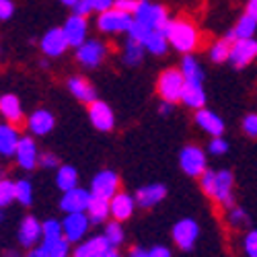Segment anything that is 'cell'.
Here are the masks:
<instances>
[{
	"label": "cell",
	"mask_w": 257,
	"mask_h": 257,
	"mask_svg": "<svg viewBox=\"0 0 257 257\" xmlns=\"http://www.w3.org/2000/svg\"><path fill=\"white\" fill-rule=\"evenodd\" d=\"M25 125L31 136H48L54 127H56V115L46 109V107H37V109H33L27 117H25Z\"/></svg>",
	"instance_id": "2e32d148"
},
{
	"label": "cell",
	"mask_w": 257,
	"mask_h": 257,
	"mask_svg": "<svg viewBox=\"0 0 257 257\" xmlns=\"http://www.w3.org/2000/svg\"><path fill=\"white\" fill-rule=\"evenodd\" d=\"M109 52H111V48H109L107 41H103L99 37H89L82 46H78L74 50V58H76V62L80 64L82 68L95 70L107 58H109Z\"/></svg>",
	"instance_id": "277c9868"
},
{
	"label": "cell",
	"mask_w": 257,
	"mask_h": 257,
	"mask_svg": "<svg viewBox=\"0 0 257 257\" xmlns=\"http://www.w3.org/2000/svg\"><path fill=\"white\" fill-rule=\"evenodd\" d=\"M3 220H5V212H3V208H0V224H3Z\"/></svg>",
	"instance_id": "11a10c76"
},
{
	"label": "cell",
	"mask_w": 257,
	"mask_h": 257,
	"mask_svg": "<svg viewBox=\"0 0 257 257\" xmlns=\"http://www.w3.org/2000/svg\"><path fill=\"white\" fill-rule=\"evenodd\" d=\"M119 191V175L113 169H103L91 179V194L111 200Z\"/></svg>",
	"instance_id": "9a60e30c"
},
{
	"label": "cell",
	"mask_w": 257,
	"mask_h": 257,
	"mask_svg": "<svg viewBox=\"0 0 257 257\" xmlns=\"http://www.w3.org/2000/svg\"><path fill=\"white\" fill-rule=\"evenodd\" d=\"M181 105H185L187 109H194V111L206 107V89H204V84L185 82V89H183V95H181Z\"/></svg>",
	"instance_id": "f546056e"
},
{
	"label": "cell",
	"mask_w": 257,
	"mask_h": 257,
	"mask_svg": "<svg viewBox=\"0 0 257 257\" xmlns=\"http://www.w3.org/2000/svg\"><path fill=\"white\" fill-rule=\"evenodd\" d=\"M74 15H80V17H91L93 15V11H91V7H89V3L87 0H78V3L70 9Z\"/></svg>",
	"instance_id": "bcb514c9"
},
{
	"label": "cell",
	"mask_w": 257,
	"mask_h": 257,
	"mask_svg": "<svg viewBox=\"0 0 257 257\" xmlns=\"http://www.w3.org/2000/svg\"><path fill=\"white\" fill-rule=\"evenodd\" d=\"M66 89H68V93H70L76 101H80V103H84V105H91L93 101L99 99V97H97V89L93 87V82H91L87 76H80V74L68 76Z\"/></svg>",
	"instance_id": "d6986e66"
},
{
	"label": "cell",
	"mask_w": 257,
	"mask_h": 257,
	"mask_svg": "<svg viewBox=\"0 0 257 257\" xmlns=\"http://www.w3.org/2000/svg\"><path fill=\"white\" fill-rule=\"evenodd\" d=\"M64 33H66V39L72 50H76L78 46H82L84 41L89 39V31H91V25H89V17H80V15H70L62 25Z\"/></svg>",
	"instance_id": "4fadbf2b"
},
{
	"label": "cell",
	"mask_w": 257,
	"mask_h": 257,
	"mask_svg": "<svg viewBox=\"0 0 257 257\" xmlns=\"http://www.w3.org/2000/svg\"><path fill=\"white\" fill-rule=\"evenodd\" d=\"M198 237H200V224L194 218H181L179 222H175L173 241H175V245L179 249H183V251L194 249Z\"/></svg>",
	"instance_id": "e0dca14e"
},
{
	"label": "cell",
	"mask_w": 257,
	"mask_h": 257,
	"mask_svg": "<svg viewBox=\"0 0 257 257\" xmlns=\"http://www.w3.org/2000/svg\"><path fill=\"white\" fill-rule=\"evenodd\" d=\"M15 15V0H0V21H9Z\"/></svg>",
	"instance_id": "7bdbcfd3"
},
{
	"label": "cell",
	"mask_w": 257,
	"mask_h": 257,
	"mask_svg": "<svg viewBox=\"0 0 257 257\" xmlns=\"http://www.w3.org/2000/svg\"><path fill=\"white\" fill-rule=\"evenodd\" d=\"M132 21L134 17L130 13H123L111 7L97 15L95 25H97V31L103 35H127V31L132 27Z\"/></svg>",
	"instance_id": "5b68a950"
},
{
	"label": "cell",
	"mask_w": 257,
	"mask_h": 257,
	"mask_svg": "<svg viewBox=\"0 0 257 257\" xmlns=\"http://www.w3.org/2000/svg\"><path fill=\"white\" fill-rule=\"evenodd\" d=\"M56 185L60 191L78 187V171L72 165H60L56 169Z\"/></svg>",
	"instance_id": "d6a6232c"
},
{
	"label": "cell",
	"mask_w": 257,
	"mask_h": 257,
	"mask_svg": "<svg viewBox=\"0 0 257 257\" xmlns=\"http://www.w3.org/2000/svg\"><path fill=\"white\" fill-rule=\"evenodd\" d=\"M60 3L64 5V7H68V9H72L76 3H78V0H60Z\"/></svg>",
	"instance_id": "f5cc1de1"
},
{
	"label": "cell",
	"mask_w": 257,
	"mask_h": 257,
	"mask_svg": "<svg viewBox=\"0 0 257 257\" xmlns=\"http://www.w3.org/2000/svg\"><path fill=\"white\" fill-rule=\"evenodd\" d=\"M138 3H140V0H115L113 7L119 9V11H123V13L134 15V11L138 9Z\"/></svg>",
	"instance_id": "f6af8a7d"
},
{
	"label": "cell",
	"mask_w": 257,
	"mask_h": 257,
	"mask_svg": "<svg viewBox=\"0 0 257 257\" xmlns=\"http://www.w3.org/2000/svg\"><path fill=\"white\" fill-rule=\"evenodd\" d=\"M175 109V103H169V101H161L159 103V113L161 115H171Z\"/></svg>",
	"instance_id": "c3c4849f"
},
{
	"label": "cell",
	"mask_w": 257,
	"mask_h": 257,
	"mask_svg": "<svg viewBox=\"0 0 257 257\" xmlns=\"http://www.w3.org/2000/svg\"><path fill=\"white\" fill-rule=\"evenodd\" d=\"M226 218H228V224L234 226V228H241L247 224V212L239 206H232L228 208V214H226Z\"/></svg>",
	"instance_id": "f35d334b"
},
{
	"label": "cell",
	"mask_w": 257,
	"mask_h": 257,
	"mask_svg": "<svg viewBox=\"0 0 257 257\" xmlns=\"http://www.w3.org/2000/svg\"><path fill=\"white\" fill-rule=\"evenodd\" d=\"M245 13L251 15L255 21H257V0H247V7H245Z\"/></svg>",
	"instance_id": "816d5d0a"
},
{
	"label": "cell",
	"mask_w": 257,
	"mask_h": 257,
	"mask_svg": "<svg viewBox=\"0 0 257 257\" xmlns=\"http://www.w3.org/2000/svg\"><path fill=\"white\" fill-rule=\"evenodd\" d=\"M151 257H171V249L165 245H155L153 249H148Z\"/></svg>",
	"instance_id": "7dc6e473"
},
{
	"label": "cell",
	"mask_w": 257,
	"mask_h": 257,
	"mask_svg": "<svg viewBox=\"0 0 257 257\" xmlns=\"http://www.w3.org/2000/svg\"><path fill=\"white\" fill-rule=\"evenodd\" d=\"M5 257H17V255H15V253H9V255H5Z\"/></svg>",
	"instance_id": "9f6ffc18"
},
{
	"label": "cell",
	"mask_w": 257,
	"mask_h": 257,
	"mask_svg": "<svg viewBox=\"0 0 257 257\" xmlns=\"http://www.w3.org/2000/svg\"><path fill=\"white\" fill-rule=\"evenodd\" d=\"M111 249L113 247L107 243V239L103 237V234H97V237H89V239L80 241L74 247L72 257H105Z\"/></svg>",
	"instance_id": "603a6c76"
},
{
	"label": "cell",
	"mask_w": 257,
	"mask_h": 257,
	"mask_svg": "<svg viewBox=\"0 0 257 257\" xmlns=\"http://www.w3.org/2000/svg\"><path fill=\"white\" fill-rule=\"evenodd\" d=\"M179 167L187 177L200 179L208 171V151L198 144H185L179 151Z\"/></svg>",
	"instance_id": "8992f818"
},
{
	"label": "cell",
	"mask_w": 257,
	"mask_h": 257,
	"mask_svg": "<svg viewBox=\"0 0 257 257\" xmlns=\"http://www.w3.org/2000/svg\"><path fill=\"white\" fill-rule=\"evenodd\" d=\"M127 257H151V253H148V249H142V247H132Z\"/></svg>",
	"instance_id": "f907efd6"
},
{
	"label": "cell",
	"mask_w": 257,
	"mask_h": 257,
	"mask_svg": "<svg viewBox=\"0 0 257 257\" xmlns=\"http://www.w3.org/2000/svg\"><path fill=\"white\" fill-rule=\"evenodd\" d=\"M15 194H17L19 204H23V206L33 204V185L29 179H15Z\"/></svg>",
	"instance_id": "d590c367"
},
{
	"label": "cell",
	"mask_w": 257,
	"mask_h": 257,
	"mask_svg": "<svg viewBox=\"0 0 257 257\" xmlns=\"http://www.w3.org/2000/svg\"><path fill=\"white\" fill-rule=\"evenodd\" d=\"M165 33H167L171 48L175 52H179L181 56L196 54V50H200V46H202V31L194 21L187 19V17L171 19Z\"/></svg>",
	"instance_id": "7a4b0ae2"
},
{
	"label": "cell",
	"mask_w": 257,
	"mask_h": 257,
	"mask_svg": "<svg viewBox=\"0 0 257 257\" xmlns=\"http://www.w3.org/2000/svg\"><path fill=\"white\" fill-rule=\"evenodd\" d=\"M257 60V39L249 37V39H234L230 46V56H228V64L232 68L243 70L249 64H253Z\"/></svg>",
	"instance_id": "9c48e42d"
},
{
	"label": "cell",
	"mask_w": 257,
	"mask_h": 257,
	"mask_svg": "<svg viewBox=\"0 0 257 257\" xmlns=\"http://www.w3.org/2000/svg\"><path fill=\"white\" fill-rule=\"evenodd\" d=\"M165 198H167V187H165L163 183H148V185H142V187L136 189V194H134L136 206H138V208H144V210H151V208L159 206Z\"/></svg>",
	"instance_id": "44dd1931"
},
{
	"label": "cell",
	"mask_w": 257,
	"mask_h": 257,
	"mask_svg": "<svg viewBox=\"0 0 257 257\" xmlns=\"http://www.w3.org/2000/svg\"><path fill=\"white\" fill-rule=\"evenodd\" d=\"M243 132L249 136V138H257V113H247L243 117Z\"/></svg>",
	"instance_id": "60d3db41"
},
{
	"label": "cell",
	"mask_w": 257,
	"mask_h": 257,
	"mask_svg": "<svg viewBox=\"0 0 257 257\" xmlns=\"http://www.w3.org/2000/svg\"><path fill=\"white\" fill-rule=\"evenodd\" d=\"M0 119L17 123V125L25 119L23 105H21V99L15 93H3L0 95Z\"/></svg>",
	"instance_id": "d4e9b609"
},
{
	"label": "cell",
	"mask_w": 257,
	"mask_h": 257,
	"mask_svg": "<svg viewBox=\"0 0 257 257\" xmlns=\"http://www.w3.org/2000/svg\"><path fill=\"white\" fill-rule=\"evenodd\" d=\"M194 119H196V125L200 127L202 132H206L210 138L224 136V132H226V123H224L222 115H218L214 109H208V107H202V109H198L196 115H194Z\"/></svg>",
	"instance_id": "ac0fdd59"
},
{
	"label": "cell",
	"mask_w": 257,
	"mask_h": 257,
	"mask_svg": "<svg viewBox=\"0 0 257 257\" xmlns=\"http://www.w3.org/2000/svg\"><path fill=\"white\" fill-rule=\"evenodd\" d=\"M25 257H50V255H48V251H46L44 247L39 245V247H33V249H29Z\"/></svg>",
	"instance_id": "681fc988"
},
{
	"label": "cell",
	"mask_w": 257,
	"mask_h": 257,
	"mask_svg": "<svg viewBox=\"0 0 257 257\" xmlns=\"http://www.w3.org/2000/svg\"><path fill=\"white\" fill-rule=\"evenodd\" d=\"M91 189H82V187H74L68 191H62V198H60V210L64 214H80V212H87L89 204H91Z\"/></svg>",
	"instance_id": "5bb4252c"
},
{
	"label": "cell",
	"mask_w": 257,
	"mask_h": 257,
	"mask_svg": "<svg viewBox=\"0 0 257 257\" xmlns=\"http://www.w3.org/2000/svg\"><path fill=\"white\" fill-rule=\"evenodd\" d=\"M103 237L107 239V243H109L113 249L121 247V245H123V241H125V232H123L121 222H117V220L107 222V224H105V232H103Z\"/></svg>",
	"instance_id": "e575fe53"
},
{
	"label": "cell",
	"mask_w": 257,
	"mask_h": 257,
	"mask_svg": "<svg viewBox=\"0 0 257 257\" xmlns=\"http://www.w3.org/2000/svg\"><path fill=\"white\" fill-rule=\"evenodd\" d=\"M206 151L212 157H224L228 153V142H226L224 136H214V138H210Z\"/></svg>",
	"instance_id": "74e56055"
},
{
	"label": "cell",
	"mask_w": 257,
	"mask_h": 257,
	"mask_svg": "<svg viewBox=\"0 0 257 257\" xmlns=\"http://www.w3.org/2000/svg\"><path fill=\"white\" fill-rule=\"evenodd\" d=\"M243 251L247 257H257V228L249 230L243 239Z\"/></svg>",
	"instance_id": "ab89813d"
},
{
	"label": "cell",
	"mask_w": 257,
	"mask_h": 257,
	"mask_svg": "<svg viewBox=\"0 0 257 257\" xmlns=\"http://www.w3.org/2000/svg\"><path fill=\"white\" fill-rule=\"evenodd\" d=\"M255 33H257V21H255L251 15L243 13L237 21H234V25L226 31L224 37H228L230 41H234V39H249V37H255Z\"/></svg>",
	"instance_id": "83f0119b"
},
{
	"label": "cell",
	"mask_w": 257,
	"mask_h": 257,
	"mask_svg": "<svg viewBox=\"0 0 257 257\" xmlns=\"http://www.w3.org/2000/svg\"><path fill=\"white\" fill-rule=\"evenodd\" d=\"M39 157H41V151L35 142V136L31 134H23L19 140V146L15 151V161L17 165L23 169V171H33L37 165H39Z\"/></svg>",
	"instance_id": "8fae6325"
},
{
	"label": "cell",
	"mask_w": 257,
	"mask_h": 257,
	"mask_svg": "<svg viewBox=\"0 0 257 257\" xmlns=\"http://www.w3.org/2000/svg\"><path fill=\"white\" fill-rule=\"evenodd\" d=\"M39 167H44V169H58V167H60L58 155H56V153H50V151L41 153V157H39Z\"/></svg>",
	"instance_id": "b9f144b4"
},
{
	"label": "cell",
	"mask_w": 257,
	"mask_h": 257,
	"mask_svg": "<svg viewBox=\"0 0 257 257\" xmlns=\"http://www.w3.org/2000/svg\"><path fill=\"white\" fill-rule=\"evenodd\" d=\"M119 56H121V62L125 64V66L134 68V66H140V64L144 62L146 50H144V46L140 44V41H136V39L125 35L123 44H121V54Z\"/></svg>",
	"instance_id": "4316f807"
},
{
	"label": "cell",
	"mask_w": 257,
	"mask_h": 257,
	"mask_svg": "<svg viewBox=\"0 0 257 257\" xmlns=\"http://www.w3.org/2000/svg\"><path fill=\"white\" fill-rule=\"evenodd\" d=\"M41 237H44V222H39L35 216H25L21 220L19 234H17L21 245L27 249H33L37 247V243H41Z\"/></svg>",
	"instance_id": "ffe728a7"
},
{
	"label": "cell",
	"mask_w": 257,
	"mask_h": 257,
	"mask_svg": "<svg viewBox=\"0 0 257 257\" xmlns=\"http://www.w3.org/2000/svg\"><path fill=\"white\" fill-rule=\"evenodd\" d=\"M13 202H17L15 194V181L9 177H0V208H9Z\"/></svg>",
	"instance_id": "8d00e7d4"
},
{
	"label": "cell",
	"mask_w": 257,
	"mask_h": 257,
	"mask_svg": "<svg viewBox=\"0 0 257 257\" xmlns=\"http://www.w3.org/2000/svg\"><path fill=\"white\" fill-rule=\"evenodd\" d=\"M140 44L144 46L146 54H151V56H165L171 48L165 31H146L144 37L140 39Z\"/></svg>",
	"instance_id": "f1b7e54d"
},
{
	"label": "cell",
	"mask_w": 257,
	"mask_h": 257,
	"mask_svg": "<svg viewBox=\"0 0 257 257\" xmlns=\"http://www.w3.org/2000/svg\"><path fill=\"white\" fill-rule=\"evenodd\" d=\"M230 46L232 41L228 37H216L214 41H210L208 48H206V56L212 64H222V62H228V56H230Z\"/></svg>",
	"instance_id": "1f68e13d"
},
{
	"label": "cell",
	"mask_w": 257,
	"mask_h": 257,
	"mask_svg": "<svg viewBox=\"0 0 257 257\" xmlns=\"http://www.w3.org/2000/svg\"><path fill=\"white\" fill-rule=\"evenodd\" d=\"M87 113H89L91 125L99 132H111L115 127V113L111 109V105L105 103L103 99H97L91 105H87Z\"/></svg>",
	"instance_id": "7c38bea8"
},
{
	"label": "cell",
	"mask_w": 257,
	"mask_h": 257,
	"mask_svg": "<svg viewBox=\"0 0 257 257\" xmlns=\"http://www.w3.org/2000/svg\"><path fill=\"white\" fill-rule=\"evenodd\" d=\"M21 136H23V134L19 132V125L17 123L0 119V157H3V159L15 157V151H17V146H19Z\"/></svg>",
	"instance_id": "7402d4cb"
},
{
	"label": "cell",
	"mask_w": 257,
	"mask_h": 257,
	"mask_svg": "<svg viewBox=\"0 0 257 257\" xmlns=\"http://www.w3.org/2000/svg\"><path fill=\"white\" fill-rule=\"evenodd\" d=\"M87 3H89L91 11H93L95 15H99V13L107 11V9H111V7H113V3H115V0H87Z\"/></svg>",
	"instance_id": "ee69618b"
},
{
	"label": "cell",
	"mask_w": 257,
	"mask_h": 257,
	"mask_svg": "<svg viewBox=\"0 0 257 257\" xmlns=\"http://www.w3.org/2000/svg\"><path fill=\"white\" fill-rule=\"evenodd\" d=\"M64 239H66V237H64V230H62V222H60V220L50 218V220L44 222V237H41V243H39V245L48 251V255H50V251H52L60 241H64Z\"/></svg>",
	"instance_id": "4dcf8cb0"
},
{
	"label": "cell",
	"mask_w": 257,
	"mask_h": 257,
	"mask_svg": "<svg viewBox=\"0 0 257 257\" xmlns=\"http://www.w3.org/2000/svg\"><path fill=\"white\" fill-rule=\"evenodd\" d=\"M105 257H121V255L117 253V249H111V251H109V253H107Z\"/></svg>",
	"instance_id": "db71d44e"
},
{
	"label": "cell",
	"mask_w": 257,
	"mask_h": 257,
	"mask_svg": "<svg viewBox=\"0 0 257 257\" xmlns=\"http://www.w3.org/2000/svg\"><path fill=\"white\" fill-rule=\"evenodd\" d=\"M179 70L185 78V82H191V84H204L206 80V70L202 66V62L196 54H185L181 58V64H179Z\"/></svg>",
	"instance_id": "484cf974"
},
{
	"label": "cell",
	"mask_w": 257,
	"mask_h": 257,
	"mask_svg": "<svg viewBox=\"0 0 257 257\" xmlns=\"http://www.w3.org/2000/svg\"><path fill=\"white\" fill-rule=\"evenodd\" d=\"M200 187L214 204L226 210L234 206V175L228 169L204 171V175L200 177Z\"/></svg>",
	"instance_id": "6da1fadb"
},
{
	"label": "cell",
	"mask_w": 257,
	"mask_h": 257,
	"mask_svg": "<svg viewBox=\"0 0 257 257\" xmlns=\"http://www.w3.org/2000/svg\"><path fill=\"white\" fill-rule=\"evenodd\" d=\"M132 17L138 25L151 31H167V25L171 21L169 9L161 3H155V0H140Z\"/></svg>",
	"instance_id": "3957f363"
},
{
	"label": "cell",
	"mask_w": 257,
	"mask_h": 257,
	"mask_svg": "<svg viewBox=\"0 0 257 257\" xmlns=\"http://www.w3.org/2000/svg\"><path fill=\"white\" fill-rule=\"evenodd\" d=\"M91 218L87 212H80V214H66L62 220V230H64V237L70 245H78L80 241H84L91 226Z\"/></svg>",
	"instance_id": "30bf717a"
},
{
	"label": "cell",
	"mask_w": 257,
	"mask_h": 257,
	"mask_svg": "<svg viewBox=\"0 0 257 257\" xmlns=\"http://www.w3.org/2000/svg\"><path fill=\"white\" fill-rule=\"evenodd\" d=\"M70 50V44L66 39V33H64L62 27H52L48 29L39 39V52L44 58L48 60H56V58H62Z\"/></svg>",
	"instance_id": "ba28073f"
},
{
	"label": "cell",
	"mask_w": 257,
	"mask_h": 257,
	"mask_svg": "<svg viewBox=\"0 0 257 257\" xmlns=\"http://www.w3.org/2000/svg\"><path fill=\"white\" fill-rule=\"evenodd\" d=\"M185 89V78L179 68H167L157 78V93L161 101L181 103V95Z\"/></svg>",
	"instance_id": "52a82bcc"
},
{
	"label": "cell",
	"mask_w": 257,
	"mask_h": 257,
	"mask_svg": "<svg viewBox=\"0 0 257 257\" xmlns=\"http://www.w3.org/2000/svg\"><path fill=\"white\" fill-rule=\"evenodd\" d=\"M87 214H89V218H91L93 224H103L107 218H111L109 200H107V198H99V196H93Z\"/></svg>",
	"instance_id": "836d02e7"
},
{
	"label": "cell",
	"mask_w": 257,
	"mask_h": 257,
	"mask_svg": "<svg viewBox=\"0 0 257 257\" xmlns=\"http://www.w3.org/2000/svg\"><path fill=\"white\" fill-rule=\"evenodd\" d=\"M136 210V200L132 194H125V191H117V194L109 200V212L111 218L117 222H125L127 218H132V214Z\"/></svg>",
	"instance_id": "cb8c5ba5"
}]
</instances>
